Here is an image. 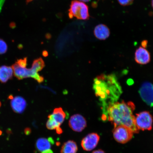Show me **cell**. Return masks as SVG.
<instances>
[{"instance_id":"obj_20","label":"cell","mask_w":153,"mask_h":153,"mask_svg":"<svg viewBox=\"0 0 153 153\" xmlns=\"http://www.w3.org/2000/svg\"><path fill=\"white\" fill-rule=\"evenodd\" d=\"M5 1V0H0V13L1 12Z\"/></svg>"},{"instance_id":"obj_7","label":"cell","mask_w":153,"mask_h":153,"mask_svg":"<svg viewBox=\"0 0 153 153\" xmlns=\"http://www.w3.org/2000/svg\"><path fill=\"white\" fill-rule=\"evenodd\" d=\"M139 93L142 100L151 107H153V85L149 82L143 83Z\"/></svg>"},{"instance_id":"obj_22","label":"cell","mask_w":153,"mask_h":153,"mask_svg":"<svg viewBox=\"0 0 153 153\" xmlns=\"http://www.w3.org/2000/svg\"><path fill=\"white\" fill-rule=\"evenodd\" d=\"M9 26L11 28H14L16 27V25L14 22H11L9 25Z\"/></svg>"},{"instance_id":"obj_1","label":"cell","mask_w":153,"mask_h":153,"mask_svg":"<svg viewBox=\"0 0 153 153\" xmlns=\"http://www.w3.org/2000/svg\"><path fill=\"white\" fill-rule=\"evenodd\" d=\"M93 89L95 94L99 97L102 104V119L107 120V112L108 107L117 102L122 93V88L115 76L102 74L94 81Z\"/></svg>"},{"instance_id":"obj_17","label":"cell","mask_w":153,"mask_h":153,"mask_svg":"<svg viewBox=\"0 0 153 153\" xmlns=\"http://www.w3.org/2000/svg\"><path fill=\"white\" fill-rule=\"evenodd\" d=\"M48 118V120L46 123V127L48 129L51 130L56 129L57 128L60 127L50 116L49 115Z\"/></svg>"},{"instance_id":"obj_21","label":"cell","mask_w":153,"mask_h":153,"mask_svg":"<svg viewBox=\"0 0 153 153\" xmlns=\"http://www.w3.org/2000/svg\"><path fill=\"white\" fill-rule=\"evenodd\" d=\"M56 132L57 134H62V130L61 128L60 127L57 128L56 129Z\"/></svg>"},{"instance_id":"obj_6","label":"cell","mask_w":153,"mask_h":153,"mask_svg":"<svg viewBox=\"0 0 153 153\" xmlns=\"http://www.w3.org/2000/svg\"><path fill=\"white\" fill-rule=\"evenodd\" d=\"M114 137L118 143H125L132 138L133 133L128 128L123 125H119L114 128Z\"/></svg>"},{"instance_id":"obj_28","label":"cell","mask_w":153,"mask_h":153,"mask_svg":"<svg viewBox=\"0 0 153 153\" xmlns=\"http://www.w3.org/2000/svg\"><path fill=\"white\" fill-rule=\"evenodd\" d=\"M151 4H152V7L153 9V0H152V1H151Z\"/></svg>"},{"instance_id":"obj_27","label":"cell","mask_w":153,"mask_h":153,"mask_svg":"<svg viewBox=\"0 0 153 153\" xmlns=\"http://www.w3.org/2000/svg\"><path fill=\"white\" fill-rule=\"evenodd\" d=\"M32 1H33V0H27L26 3H30V2H31Z\"/></svg>"},{"instance_id":"obj_5","label":"cell","mask_w":153,"mask_h":153,"mask_svg":"<svg viewBox=\"0 0 153 153\" xmlns=\"http://www.w3.org/2000/svg\"><path fill=\"white\" fill-rule=\"evenodd\" d=\"M153 118L152 114L147 111L136 114L135 123L139 130L150 131L152 128Z\"/></svg>"},{"instance_id":"obj_3","label":"cell","mask_w":153,"mask_h":153,"mask_svg":"<svg viewBox=\"0 0 153 153\" xmlns=\"http://www.w3.org/2000/svg\"><path fill=\"white\" fill-rule=\"evenodd\" d=\"M27 64L26 57L17 60L12 66L15 76L19 80L31 77L39 83L43 82V77L38 74V72L41 71L45 66V62L42 59L39 58L34 60L31 68H26Z\"/></svg>"},{"instance_id":"obj_11","label":"cell","mask_w":153,"mask_h":153,"mask_svg":"<svg viewBox=\"0 0 153 153\" xmlns=\"http://www.w3.org/2000/svg\"><path fill=\"white\" fill-rule=\"evenodd\" d=\"M11 105L13 110L17 113H22L25 109L26 102L21 97H16L11 99Z\"/></svg>"},{"instance_id":"obj_15","label":"cell","mask_w":153,"mask_h":153,"mask_svg":"<svg viewBox=\"0 0 153 153\" xmlns=\"http://www.w3.org/2000/svg\"><path fill=\"white\" fill-rule=\"evenodd\" d=\"M50 116L60 126L66 118L65 113L61 108H55L52 114H50Z\"/></svg>"},{"instance_id":"obj_2","label":"cell","mask_w":153,"mask_h":153,"mask_svg":"<svg viewBox=\"0 0 153 153\" xmlns=\"http://www.w3.org/2000/svg\"><path fill=\"white\" fill-rule=\"evenodd\" d=\"M135 108L133 102H116L108 107L107 120L111 122L114 128L123 125L128 128L134 133H138L139 130L135 123V116L133 114Z\"/></svg>"},{"instance_id":"obj_23","label":"cell","mask_w":153,"mask_h":153,"mask_svg":"<svg viewBox=\"0 0 153 153\" xmlns=\"http://www.w3.org/2000/svg\"><path fill=\"white\" fill-rule=\"evenodd\" d=\"M92 153H105L104 151L101 150H98L94 151Z\"/></svg>"},{"instance_id":"obj_13","label":"cell","mask_w":153,"mask_h":153,"mask_svg":"<svg viewBox=\"0 0 153 153\" xmlns=\"http://www.w3.org/2000/svg\"><path fill=\"white\" fill-rule=\"evenodd\" d=\"M54 143V141L51 137L48 139L40 138L38 139L36 143V148L40 152L50 149L51 145Z\"/></svg>"},{"instance_id":"obj_8","label":"cell","mask_w":153,"mask_h":153,"mask_svg":"<svg viewBox=\"0 0 153 153\" xmlns=\"http://www.w3.org/2000/svg\"><path fill=\"white\" fill-rule=\"evenodd\" d=\"M100 136L97 133L88 134L82 140L81 145L83 150L91 151L94 149L100 140Z\"/></svg>"},{"instance_id":"obj_16","label":"cell","mask_w":153,"mask_h":153,"mask_svg":"<svg viewBox=\"0 0 153 153\" xmlns=\"http://www.w3.org/2000/svg\"><path fill=\"white\" fill-rule=\"evenodd\" d=\"M76 143L73 140H68L64 143L61 149V153H76L78 151Z\"/></svg>"},{"instance_id":"obj_19","label":"cell","mask_w":153,"mask_h":153,"mask_svg":"<svg viewBox=\"0 0 153 153\" xmlns=\"http://www.w3.org/2000/svg\"><path fill=\"white\" fill-rule=\"evenodd\" d=\"M134 0H118L120 4L123 6H127L132 4Z\"/></svg>"},{"instance_id":"obj_24","label":"cell","mask_w":153,"mask_h":153,"mask_svg":"<svg viewBox=\"0 0 153 153\" xmlns=\"http://www.w3.org/2000/svg\"><path fill=\"white\" fill-rule=\"evenodd\" d=\"M42 153H53V151L51 150V149H48V150H46L43 151Z\"/></svg>"},{"instance_id":"obj_18","label":"cell","mask_w":153,"mask_h":153,"mask_svg":"<svg viewBox=\"0 0 153 153\" xmlns=\"http://www.w3.org/2000/svg\"><path fill=\"white\" fill-rule=\"evenodd\" d=\"M7 46L5 42L0 38V54H4L7 52Z\"/></svg>"},{"instance_id":"obj_4","label":"cell","mask_w":153,"mask_h":153,"mask_svg":"<svg viewBox=\"0 0 153 153\" xmlns=\"http://www.w3.org/2000/svg\"><path fill=\"white\" fill-rule=\"evenodd\" d=\"M68 16L70 19L75 17L79 20H88L89 18L88 7L83 2L73 1L69 10Z\"/></svg>"},{"instance_id":"obj_14","label":"cell","mask_w":153,"mask_h":153,"mask_svg":"<svg viewBox=\"0 0 153 153\" xmlns=\"http://www.w3.org/2000/svg\"><path fill=\"white\" fill-rule=\"evenodd\" d=\"M13 70L12 67L6 66L0 67V82L5 83L13 77Z\"/></svg>"},{"instance_id":"obj_26","label":"cell","mask_w":153,"mask_h":153,"mask_svg":"<svg viewBox=\"0 0 153 153\" xmlns=\"http://www.w3.org/2000/svg\"><path fill=\"white\" fill-rule=\"evenodd\" d=\"M90 1L91 0H78V1L83 2H88Z\"/></svg>"},{"instance_id":"obj_10","label":"cell","mask_w":153,"mask_h":153,"mask_svg":"<svg viewBox=\"0 0 153 153\" xmlns=\"http://www.w3.org/2000/svg\"><path fill=\"white\" fill-rule=\"evenodd\" d=\"M135 59L136 62L139 64H146L150 62V53L145 48L140 47L135 51Z\"/></svg>"},{"instance_id":"obj_25","label":"cell","mask_w":153,"mask_h":153,"mask_svg":"<svg viewBox=\"0 0 153 153\" xmlns=\"http://www.w3.org/2000/svg\"><path fill=\"white\" fill-rule=\"evenodd\" d=\"M147 41H144L142 42V45L143 47H145L147 45Z\"/></svg>"},{"instance_id":"obj_12","label":"cell","mask_w":153,"mask_h":153,"mask_svg":"<svg viewBox=\"0 0 153 153\" xmlns=\"http://www.w3.org/2000/svg\"><path fill=\"white\" fill-rule=\"evenodd\" d=\"M94 33L97 39L105 40L109 37L110 32L109 28L106 25L100 24L95 27Z\"/></svg>"},{"instance_id":"obj_29","label":"cell","mask_w":153,"mask_h":153,"mask_svg":"<svg viewBox=\"0 0 153 153\" xmlns=\"http://www.w3.org/2000/svg\"><path fill=\"white\" fill-rule=\"evenodd\" d=\"M1 102H0V107H1Z\"/></svg>"},{"instance_id":"obj_9","label":"cell","mask_w":153,"mask_h":153,"mask_svg":"<svg viewBox=\"0 0 153 153\" xmlns=\"http://www.w3.org/2000/svg\"><path fill=\"white\" fill-rule=\"evenodd\" d=\"M69 126L74 131L80 132L87 127V121L81 114H75L71 117L69 121Z\"/></svg>"}]
</instances>
